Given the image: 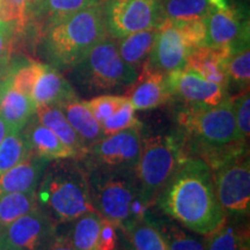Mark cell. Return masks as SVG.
<instances>
[{"instance_id": "6da1fadb", "label": "cell", "mask_w": 250, "mask_h": 250, "mask_svg": "<svg viewBox=\"0 0 250 250\" xmlns=\"http://www.w3.org/2000/svg\"><path fill=\"white\" fill-rule=\"evenodd\" d=\"M159 208L191 232L208 235L226 219L215 193L212 170L189 158L177 168L156 199Z\"/></svg>"}, {"instance_id": "7a4b0ae2", "label": "cell", "mask_w": 250, "mask_h": 250, "mask_svg": "<svg viewBox=\"0 0 250 250\" xmlns=\"http://www.w3.org/2000/svg\"><path fill=\"white\" fill-rule=\"evenodd\" d=\"M79 161L73 158L56 160L36 188L37 205L55 223H71L96 211L90 195L89 170Z\"/></svg>"}, {"instance_id": "3957f363", "label": "cell", "mask_w": 250, "mask_h": 250, "mask_svg": "<svg viewBox=\"0 0 250 250\" xmlns=\"http://www.w3.org/2000/svg\"><path fill=\"white\" fill-rule=\"evenodd\" d=\"M89 184L98 213L124 232L147 219L152 205L143 196L134 169L93 167L89 169Z\"/></svg>"}, {"instance_id": "277c9868", "label": "cell", "mask_w": 250, "mask_h": 250, "mask_svg": "<svg viewBox=\"0 0 250 250\" xmlns=\"http://www.w3.org/2000/svg\"><path fill=\"white\" fill-rule=\"evenodd\" d=\"M105 36L102 5L93 6L50 24L43 31V50L51 66L72 70Z\"/></svg>"}, {"instance_id": "5b68a950", "label": "cell", "mask_w": 250, "mask_h": 250, "mask_svg": "<svg viewBox=\"0 0 250 250\" xmlns=\"http://www.w3.org/2000/svg\"><path fill=\"white\" fill-rule=\"evenodd\" d=\"M187 159L179 132L169 136L156 134L143 139L134 173L143 196L149 204L156 202L166 184Z\"/></svg>"}, {"instance_id": "8992f818", "label": "cell", "mask_w": 250, "mask_h": 250, "mask_svg": "<svg viewBox=\"0 0 250 250\" xmlns=\"http://www.w3.org/2000/svg\"><path fill=\"white\" fill-rule=\"evenodd\" d=\"M72 72L78 85L89 92L130 86L139 74L121 58L116 41L110 36L94 46Z\"/></svg>"}, {"instance_id": "52a82bcc", "label": "cell", "mask_w": 250, "mask_h": 250, "mask_svg": "<svg viewBox=\"0 0 250 250\" xmlns=\"http://www.w3.org/2000/svg\"><path fill=\"white\" fill-rule=\"evenodd\" d=\"M180 133L184 138L208 145L242 142L239 138L230 96L213 107L188 105L177 115ZM246 143V142H245Z\"/></svg>"}, {"instance_id": "ba28073f", "label": "cell", "mask_w": 250, "mask_h": 250, "mask_svg": "<svg viewBox=\"0 0 250 250\" xmlns=\"http://www.w3.org/2000/svg\"><path fill=\"white\" fill-rule=\"evenodd\" d=\"M102 11L105 30L114 40L159 27L165 19L160 0H104Z\"/></svg>"}, {"instance_id": "9c48e42d", "label": "cell", "mask_w": 250, "mask_h": 250, "mask_svg": "<svg viewBox=\"0 0 250 250\" xmlns=\"http://www.w3.org/2000/svg\"><path fill=\"white\" fill-rule=\"evenodd\" d=\"M142 125L104 136L88 149L87 169L93 167L134 169L142 151ZM83 159V160H85Z\"/></svg>"}, {"instance_id": "30bf717a", "label": "cell", "mask_w": 250, "mask_h": 250, "mask_svg": "<svg viewBox=\"0 0 250 250\" xmlns=\"http://www.w3.org/2000/svg\"><path fill=\"white\" fill-rule=\"evenodd\" d=\"M218 201L225 212L245 213L250 208V166L248 154L212 170Z\"/></svg>"}, {"instance_id": "8fae6325", "label": "cell", "mask_w": 250, "mask_h": 250, "mask_svg": "<svg viewBox=\"0 0 250 250\" xmlns=\"http://www.w3.org/2000/svg\"><path fill=\"white\" fill-rule=\"evenodd\" d=\"M192 49L195 48L181 23L164 19L158 27L151 55L143 67L165 74L182 70Z\"/></svg>"}, {"instance_id": "7c38bea8", "label": "cell", "mask_w": 250, "mask_h": 250, "mask_svg": "<svg viewBox=\"0 0 250 250\" xmlns=\"http://www.w3.org/2000/svg\"><path fill=\"white\" fill-rule=\"evenodd\" d=\"M56 223L42 208L22 215L0 233V241L23 250H46L56 234Z\"/></svg>"}, {"instance_id": "4fadbf2b", "label": "cell", "mask_w": 250, "mask_h": 250, "mask_svg": "<svg viewBox=\"0 0 250 250\" xmlns=\"http://www.w3.org/2000/svg\"><path fill=\"white\" fill-rule=\"evenodd\" d=\"M245 44H249V20L240 9L229 5L226 8L211 7L206 17L205 45L234 49Z\"/></svg>"}, {"instance_id": "5bb4252c", "label": "cell", "mask_w": 250, "mask_h": 250, "mask_svg": "<svg viewBox=\"0 0 250 250\" xmlns=\"http://www.w3.org/2000/svg\"><path fill=\"white\" fill-rule=\"evenodd\" d=\"M167 81L171 96H177L191 107H213L228 96L226 88L187 67L168 73Z\"/></svg>"}, {"instance_id": "9a60e30c", "label": "cell", "mask_w": 250, "mask_h": 250, "mask_svg": "<svg viewBox=\"0 0 250 250\" xmlns=\"http://www.w3.org/2000/svg\"><path fill=\"white\" fill-rule=\"evenodd\" d=\"M124 96L134 110H149L160 107L171 98L167 74L143 67Z\"/></svg>"}, {"instance_id": "2e32d148", "label": "cell", "mask_w": 250, "mask_h": 250, "mask_svg": "<svg viewBox=\"0 0 250 250\" xmlns=\"http://www.w3.org/2000/svg\"><path fill=\"white\" fill-rule=\"evenodd\" d=\"M76 96V90L66 78L56 67L42 62L31 92V99L36 108L59 104Z\"/></svg>"}, {"instance_id": "e0dca14e", "label": "cell", "mask_w": 250, "mask_h": 250, "mask_svg": "<svg viewBox=\"0 0 250 250\" xmlns=\"http://www.w3.org/2000/svg\"><path fill=\"white\" fill-rule=\"evenodd\" d=\"M49 162L31 153L20 164L6 170L0 175V197L36 190Z\"/></svg>"}, {"instance_id": "ac0fdd59", "label": "cell", "mask_w": 250, "mask_h": 250, "mask_svg": "<svg viewBox=\"0 0 250 250\" xmlns=\"http://www.w3.org/2000/svg\"><path fill=\"white\" fill-rule=\"evenodd\" d=\"M229 55L230 48L198 46L192 49L188 56L186 67L195 71L204 79L227 89L228 78L225 65Z\"/></svg>"}, {"instance_id": "d6986e66", "label": "cell", "mask_w": 250, "mask_h": 250, "mask_svg": "<svg viewBox=\"0 0 250 250\" xmlns=\"http://www.w3.org/2000/svg\"><path fill=\"white\" fill-rule=\"evenodd\" d=\"M22 132L29 145L30 152L48 161L62 159H76L71 148H68L49 127L37 120L35 115L23 127Z\"/></svg>"}, {"instance_id": "ffe728a7", "label": "cell", "mask_w": 250, "mask_h": 250, "mask_svg": "<svg viewBox=\"0 0 250 250\" xmlns=\"http://www.w3.org/2000/svg\"><path fill=\"white\" fill-rule=\"evenodd\" d=\"M35 116L41 123L54 132L71 151L78 160H83L88 153V147L80 136L74 131L71 124L62 114V109L57 104L43 105L36 108Z\"/></svg>"}, {"instance_id": "44dd1931", "label": "cell", "mask_w": 250, "mask_h": 250, "mask_svg": "<svg viewBox=\"0 0 250 250\" xmlns=\"http://www.w3.org/2000/svg\"><path fill=\"white\" fill-rule=\"evenodd\" d=\"M36 112L33 99L12 88L5 80L4 92L0 99V117L7 124L9 131H22Z\"/></svg>"}, {"instance_id": "7402d4cb", "label": "cell", "mask_w": 250, "mask_h": 250, "mask_svg": "<svg viewBox=\"0 0 250 250\" xmlns=\"http://www.w3.org/2000/svg\"><path fill=\"white\" fill-rule=\"evenodd\" d=\"M57 105L62 109L68 123L79 134L88 149L104 137L101 125L95 120L89 109L86 107L85 102L80 101L77 96L59 103Z\"/></svg>"}, {"instance_id": "603a6c76", "label": "cell", "mask_w": 250, "mask_h": 250, "mask_svg": "<svg viewBox=\"0 0 250 250\" xmlns=\"http://www.w3.org/2000/svg\"><path fill=\"white\" fill-rule=\"evenodd\" d=\"M156 35H158V27L137 31L117 39L116 45L121 58L139 73L151 55Z\"/></svg>"}, {"instance_id": "cb8c5ba5", "label": "cell", "mask_w": 250, "mask_h": 250, "mask_svg": "<svg viewBox=\"0 0 250 250\" xmlns=\"http://www.w3.org/2000/svg\"><path fill=\"white\" fill-rule=\"evenodd\" d=\"M102 2L103 0H45L33 22L43 34V31L56 21L85 8L102 5Z\"/></svg>"}, {"instance_id": "d4e9b609", "label": "cell", "mask_w": 250, "mask_h": 250, "mask_svg": "<svg viewBox=\"0 0 250 250\" xmlns=\"http://www.w3.org/2000/svg\"><path fill=\"white\" fill-rule=\"evenodd\" d=\"M37 208L36 190L7 193L0 197V233L19 218Z\"/></svg>"}, {"instance_id": "484cf974", "label": "cell", "mask_w": 250, "mask_h": 250, "mask_svg": "<svg viewBox=\"0 0 250 250\" xmlns=\"http://www.w3.org/2000/svg\"><path fill=\"white\" fill-rule=\"evenodd\" d=\"M164 18L170 21L206 19L211 6L208 0H160Z\"/></svg>"}, {"instance_id": "4316f807", "label": "cell", "mask_w": 250, "mask_h": 250, "mask_svg": "<svg viewBox=\"0 0 250 250\" xmlns=\"http://www.w3.org/2000/svg\"><path fill=\"white\" fill-rule=\"evenodd\" d=\"M102 217L98 212H89L76 219L71 233V241L77 250H96Z\"/></svg>"}, {"instance_id": "83f0119b", "label": "cell", "mask_w": 250, "mask_h": 250, "mask_svg": "<svg viewBox=\"0 0 250 250\" xmlns=\"http://www.w3.org/2000/svg\"><path fill=\"white\" fill-rule=\"evenodd\" d=\"M31 154L22 131H8L0 143V175L23 161Z\"/></svg>"}, {"instance_id": "f1b7e54d", "label": "cell", "mask_w": 250, "mask_h": 250, "mask_svg": "<svg viewBox=\"0 0 250 250\" xmlns=\"http://www.w3.org/2000/svg\"><path fill=\"white\" fill-rule=\"evenodd\" d=\"M226 74L228 85L233 83L241 90L249 89L250 81V50L249 44L230 49V55L227 58Z\"/></svg>"}, {"instance_id": "f546056e", "label": "cell", "mask_w": 250, "mask_h": 250, "mask_svg": "<svg viewBox=\"0 0 250 250\" xmlns=\"http://www.w3.org/2000/svg\"><path fill=\"white\" fill-rule=\"evenodd\" d=\"M134 250H169L165 236L148 219L125 230Z\"/></svg>"}, {"instance_id": "4dcf8cb0", "label": "cell", "mask_w": 250, "mask_h": 250, "mask_svg": "<svg viewBox=\"0 0 250 250\" xmlns=\"http://www.w3.org/2000/svg\"><path fill=\"white\" fill-rule=\"evenodd\" d=\"M241 232L233 224L224 223L208 234L205 241V250H239Z\"/></svg>"}, {"instance_id": "1f68e13d", "label": "cell", "mask_w": 250, "mask_h": 250, "mask_svg": "<svg viewBox=\"0 0 250 250\" xmlns=\"http://www.w3.org/2000/svg\"><path fill=\"white\" fill-rule=\"evenodd\" d=\"M83 102L93 114V116L95 117V120L101 125L103 121H105L117 110H120L127 102V99L124 95H110V94H108V95L95 96V98Z\"/></svg>"}, {"instance_id": "d6a6232c", "label": "cell", "mask_w": 250, "mask_h": 250, "mask_svg": "<svg viewBox=\"0 0 250 250\" xmlns=\"http://www.w3.org/2000/svg\"><path fill=\"white\" fill-rule=\"evenodd\" d=\"M136 110H134L130 102L127 101L117 110L114 115L108 117L107 120L101 123V129L103 136H110V134L121 132V131L127 130L133 126H140V122L136 117Z\"/></svg>"}, {"instance_id": "836d02e7", "label": "cell", "mask_w": 250, "mask_h": 250, "mask_svg": "<svg viewBox=\"0 0 250 250\" xmlns=\"http://www.w3.org/2000/svg\"><path fill=\"white\" fill-rule=\"evenodd\" d=\"M233 111L235 117L236 130L239 138L248 143L250 134V96L249 89L242 90L241 94L233 96Z\"/></svg>"}, {"instance_id": "e575fe53", "label": "cell", "mask_w": 250, "mask_h": 250, "mask_svg": "<svg viewBox=\"0 0 250 250\" xmlns=\"http://www.w3.org/2000/svg\"><path fill=\"white\" fill-rule=\"evenodd\" d=\"M0 22L15 23L22 34L28 27L27 0H0Z\"/></svg>"}, {"instance_id": "d590c367", "label": "cell", "mask_w": 250, "mask_h": 250, "mask_svg": "<svg viewBox=\"0 0 250 250\" xmlns=\"http://www.w3.org/2000/svg\"><path fill=\"white\" fill-rule=\"evenodd\" d=\"M21 35L15 23L0 22V73L8 74L11 71L9 59L17 39Z\"/></svg>"}, {"instance_id": "8d00e7d4", "label": "cell", "mask_w": 250, "mask_h": 250, "mask_svg": "<svg viewBox=\"0 0 250 250\" xmlns=\"http://www.w3.org/2000/svg\"><path fill=\"white\" fill-rule=\"evenodd\" d=\"M160 232L164 233L162 235L165 236L169 250H205L204 243L174 225H168L164 232Z\"/></svg>"}, {"instance_id": "74e56055", "label": "cell", "mask_w": 250, "mask_h": 250, "mask_svg": "<svg viewBox=\"0 0 250 250\" xmlns=\"http://www.w3.org/2000/svg\"><path fill=\"white\" fill-rule=\"evenodd\" d=\"M116 226L108 219H101V228L98 239L96 250H116L117 248V232Z\"/></svg>"}, {"instance_id": "f35d334b", "label": "cell", "mask_w": 250, "mask_h": 250, "mask_svg": "<svg viewBox=\"0 0 250 250\" xmlns=\"http://www.w3.org/2000/svg\"><path fill=\"white\" fill-rule=\"evenodd\" d=\"M46 250H77V249L76 247L73 246V243H72L70 236L57 235V233H56L55 236L52 237L51 241H50Z\"/></svg>"}, {"instance_id": "ab89813d", "label": "cell", "mask_w": 250, "mask_h": 250, "mask_svg": "<svg viewBox=\"0 0 250 250\" xmlns=\"http://www.w3.org/2000/svg\"><path fill=\"white\" fill-rule=\"evenodd\" d=\"M45 0H27V19L28 24L33 22L39 14V12L44 5Z\"/></svg>"}, {"instance_id": "60d3db41", "label": "cell", "mask_w": 250, "mask_h": 250, "mask_svg": "<svg viewBox=\"0 0 250 250\" xmlns=\"http://www.w3.org/2000/svg\"><path fill=\"white\" fill-rule=\"evenodd\" d=\"M239 250H250V240L248 230H247V232H241Z\"/></svg>"}, {"instance_id": "b9f144b4", "label": "cell", "mask_w": 250, "mask_h": 250, "mask_svg": "<svg viewBox=\"0 0 250 250\" xmlns=\"http://www.w3.org/2000/svg\"><path fill=\"white\" fill-rule=\"evenodd\" d=\"M211 7L214 8H226L228 6L227 0H208Z\"/></svg>"}, {"instance_id": "7bdbcfd3", "label": "cell", "mask_w": 250, "mask_h": 250, "mask_svg": "<svg viewBox=\"0 0 250 250\" xmlns=\"http://www.w3.org/2000/svg\"><path fill=\"white\" fill-rule=\"evenodd\" d=\"M9 131L7 124L5 123L4 120L0 117V143L2 142V139L5 138V136L7 134V132Z\"/></svg>"}, {"instance_id": "ee69618b", "label": "cell", "mask_w": 250, "mask_h": 250, "mask_svg": "<svg viewBox=\"0 0 250 250\" xmlns=\"http://www.w3.org/2000/svg\"><path fill=\"white\" fill-rule=\"evenodd\" d=\"M0 250H23V249L19 248V247L8 245V243H6V242L0 241Z\"/></svg>"}, {"instance_id": "f6af8a7d", "label": "cell", "mask_w": 250, "mask_h": 250, "mask_svg": "<svg viewBox=\"0 0 250 250\" xmlns=\"http://www.w3.org/2000/svg\"><path fill=\"white\" fill-rule=\"evenodd\" d=\"M8 74H4V73H0V99H1L2 92H4V87H5V80L7 78Z\"/></svg>"}, {"instance_id": "bcb514c9", "label": "cell", "mask_w": 250, "mask_h": 250, "mask_svg": "<svg viewBox=\"0 0 250 250\" xmlns=\"http://www.w3.org/2000/svg\"><path fill=\"white\" fill-rule=\"evenodd\" d=\"M126 250H132V249H126Z\"/></svg>"}, {"instance_id": "7dc6e473", "label": "cell", "mask_w": 250, "mask_h": 250, "mask_svg": "<svg viewBox=\"0 0 250 250\" xmlns=\"http://www.w3.org/2000/svg\"><path fill=\"white\" fill-rule=\"evenodd\" d=\"M103 1H104V0H103Z\"/></svg>"}]
</instances>
